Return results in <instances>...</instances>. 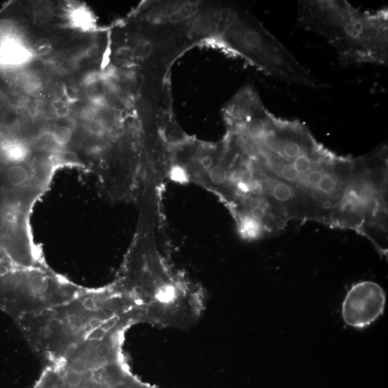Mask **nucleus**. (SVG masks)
Returning a JSON list of instances; mask_svg holds the SVG:
<instances>
[{
    "mask_svg": "<svg viewBox=\"0 0 388 388\" xmlns=\"http://www.w3.org/2000/svg\"><path fill=\"white\" fill-rule=\"evenodd\" d=\"M297 22L323 37L344 65L388 64V9L362 12L347 1H301Z\"/></svg>",
    "mask_w": 388,
    "mask_h": 388,
    "instance_id": "1",
    "label": "nucleus"
},
{
    "mask_svg": "<svg viewBox=\"0 0 388 388\" xmlns=\"http://www.w3.org/2000/svg\"><path fill=\"white\" fill-rule=\"evenodd\" d=\"M140 262L133 286L123 294L135 303L143 321L183 329L194 325L204 310L201 288L174 273L154 244Z\"/></svg>",
    "mask_w": 388,
    "mask_h": 388,
    "instance_id": "2",
    "label": "nucleus"
},
{
    "mask_svg": "<svg viewBox=\"0 0 388 388\" xmlns=\"http://www.w3.org/2000/svg\"><path fill=\"white\" fill-rule=\"evenodd\" d=\"M386 304V293L380 285L373 281L359 282L350 288L343 301V321L357 329L368 327L383 315Z\"/></svg>",
    "mask_w": 388,
    "mask_h": 388,
    "instance_id": "3",
    "label": "nucleus"
},
{
    "mask_svg": "<svg viewBox=\"0 0 388 388\" xmlns=\"http://www.w3.org/2000/svg\"><path fill=\"white\" fill-rule=\"evenodd\" d=\"M85 94L94 105H101L106 99L105 85L102 80L95 77H88L85 82Z\"/></svg>",
    "mask_w": 388,
    "mask_h": 388,
    "instance_id": "4",
    "label": "nucleus"
},
{
    "mask_svg": "<svg viewBox=\"0 0 388 388\" xmlns=\"http://www.w3.org/2000/svg\"><path fill=\"white\" fill-rule=\"evenodd\" d=\"M5 177L9 185L17 188L23 186L28 181V172L20 164L9 165L5 172Z\"/></svg>",
    "mask_w": 388,
    "mask_h": 388,
    "instance_id": "5",
    "label": "nucleus"
},
{
    "mask_svg": "<svg viewBox=\"0 0 388 388\" xmlns=\"http://www.w3.org/2000/svg\"><path fill=\"white\" fill-rule=\"evenodd\" d=\"M61 331L69 336H77L83 328V321L77 313H69L61 322Z\"/></svg>",
    "mask_w": 388,
    "mask_h": 388,
    "instance_id": "6",
    "label": "nucleus"
},
{
    "mask_svg": "<svg viewBox=\"0 0 388 388\" xmlns=\"http://www.w3.org/2000/svg\"><path fill=\"white\" fill-rule=\"evenodd\" d=\"M28 287L30 294L35 298L43 299V296L49 292V281L44 275H34L29 279Z\"/></svg>",
    "mask_w": 388,
    "mask_h": 388,
    "instance_id": "7",
    "label": "nucleus"
},
{
    "mask_svg": "<svg viewBox=\"0 0 388 388\" xmlns=\"http://www.w3.org/2000/svg\"><path fill=\"white\" fill-rule=\"evenodd\" d=\"M33 13L37 22L40 24H47L54 19L55 9L51 2L40 1L35 4Z\"/></svg>",
    "mask_w": 388,
    "mask_h": 388,
    "instance_id": "8",
    "label": "nucleus"
},
{
    "mask_svg": "<svg viewBox=\"0 0 388 388\" xmlns=\"http://www.w3.org/2000/svg\"><path fill=\"white\" fill-rule=\"evenodd\" d=\"M52 137L56 144L61 146H66L72 140V130L69 127L61 125L55 128Z\"/></svg>",
    "mask_w": 388,
    "mask_h": 388,
    "instance_id": "9",
    "label": "nucleus"
},
{
    "mask_svg": "<svg viewBox=\"0 0 388 388\" xmlns=\"http://www.w3.org/2000/svg\"><path fill=\"white\" fill-rule=\"evenodd\" d=\"M212 24L211 20L206 16H199L193 21L191 28L196 35H204L212 30Z\"/></svg>",
    "mask_w": 388,
    "mask_h": 388,
    "instance_id": "10",
    "label": "nucleus"
},
{
    "mask_svg": "<svg viewBox=\"0 0 388 388\" xmlns=\"http://www.w3.org/2000/svg\"><path fill=\"white\" fill-rule=\"evenodd\" d=\"M153 50H154V46L152 43L148 41L142 42L135 46L133 50V56L137 59H146L152 54Z\"/></svg>",
    "mask_w": 388,
    "mask_h": 388,
    "instance_id": "11",
    "label": "nucleus"
},
{
    "mask_svg": "<svg viewBox=\"0 0 388 388\" xmlns=\"http://www.w3.org/2000/svg\"><path fill=\"white\" fill-rule=\"evenodd\" d=\"M64 382L69 388H77L79 387L83 381L82 375L75 373V372L70 370L68 371L64 375Z\"/></svg>",
    "mask_w": 388,
    "mask_h": 388,
    "instance_id": "12",
    "label": "nucleus"
},
{
    "mask_svg": "<svg viewBox=\"0 0 388 388\" xmlns=\"http://www.w3.org/2000/svg\"><path fill=\"white\" fill-rule=\"evenodd\" d=\"M54 113L59 118H65L69 114V107L67 103L61 99H55L52 102Z\"/></svg>",
    "mask_w": 388,
    "mask_h": 388,
    "instance_id": "13",
    "label": "nucleus"
},
{
    "mask_svg": "<svg viewBox=\"0 0 388 388\" xmlns=\"http://www.w3.org/2000/svg\"><path fill=\"white\" fill-rule=\"evenodd\" d=\"M70 367L71 370L72 371L83 375V373H86L88 369L87 360L83 357H76L72 360Z\"/></svg>",
    "mask_w": 388,
    "mask_h": 388,
    "instance_id": "14",
    "label": "nucleus"
},
{
    "mask_svg": "<svg viewBox=\"0 0 388 388\" xmlns=\"http://www.w3.org/2000/svg\"><path fill=\"white\" fill-rule=\"evenodd\" d=\"M104 123L102 121L99 119H94V120L90 121L88 122V130L92 135L100 136L104 133Z\"/></svg>",
    "mask_w": 388,
    "mask_h": 388,
    "instance_id": "15",
    "label": "nucleus"
},
{
    "mask_svg": "<svg viewBox=\"0 0 388 388\" xmlns=\"http://www.w3.org/2000/svg\"><path fill=\"white\" fill-rule=\"evenodd\" d=\"M97 113V109L96 107H92V106H86V107L82 108L80 110V117L82 120L87 121L88 122L96 119Z\"/></svg>",
    "mask_w": 388,
    "mask_h": 388,
    "instance_id": "16",
    "label": "nucleus"
},
{
    "mask_svg": "<svg viewBox=\"0 0 388 388\" xmlns=\"http://www.w3.org/2000/svg\"><path fill=\"white\" fill-rule=\"evenodd\" d=\"M180 11L183 13L186 19H187L193 17L197 13L199 7H198L197 4H194V3H186V4H183Z\"/></svg>",
    "mask_w": 388,
    "mask_h": 388,
    "instance_id": "17",
    "label": "nucleus"
},
{
    "mask_svg": "<svg viewBox=\"0 0 388 388\" xmlns=\"http://www.w3.org/2000/svg\"><path fill=\"white\" fill-rule=\"evenodd\" d=\"M163 17V12L160 9H154L149 12L148 15V20L154 23H158L162 20Z\"/></svg>",
    "mask_w": 388,
    "mask_h": 388,
    "instance_id": "18",
    "label": "nucleus"
},
{
    "mask_svg": "<svg viewBox=\"0 0 388 388\" xmlns=\"http://www.w3.org/2000/svg\"><path fill=\"white\" fill-rule=\"evenodd\" d=\"M88 17L84 12L82 11H77L74 14V22L77 25L80 24V27H83V25H86L88 23Z\"/></svg>",
    "mask_w": 388,
    "mask_h": 388,
    "instance_id": "19",
    "label": "nucleus"
},
{
    "mask_svg": "<svg viewBox=\"0 0 388 388\" xmlns=\"http://www.w3.org/2000/svg\"><path fill=\"white\" fill-rule=\"evenodd\" d=\"M185 20H186V17L180 10L175 11L168 16V21L172 23H179Z\"/></svg>",
    "mask_w": 388,
    "mask_h": 388,
    "instance_id": "20",
    "label": "nucleus"
},
{
    "mask_svg": "<svg viewBox=\"0 0 388 388\" xmlns=\"http://www.w3.org/2000/svg\"><path fill=\"white\" fill-rule=\"evenodd\" d=\"M49 45H48V43H45L44 40H43L41 43L37 44L36 48H35V53H36V54L40 53V54H44L49 51Z\"/></svg>",
    "mask_w": 388,
    "mask_h": 388,
    "instance_id": "21",
    "label": "nucleus"
},
{
    "mask_svg": "<svg viewBox=\"0 0 388 388\" xmlns=\"http://www.w3.org/2000/svg\"><path fill=\"white\" fill-rule=\"evenodd\" d=\"M96 51H97V48L96 46H91V48H88V50L85 53V56L86 57L91 58V56H94L96 54Z\"/></svg>",
    "mask_w": 388,
    "mask_h": 388,
    "instance_id": "22",
    "label": "nucleus"
},
{
    "mask_svg": "<svg viewBox=\"0 0 388 388\" xmlns=\"http://www.w3.org/2000/svg\"><path fill=\"white\" fill-rule=\"evenodd\" d=\"M81 388H94L91 387V386H84V387H82Z\"/></svg>",
    "mask_w": 388,
    "mask_h": 388,
    "instance_id": "23",
    "label": "nucleus"
}]
</instances>
